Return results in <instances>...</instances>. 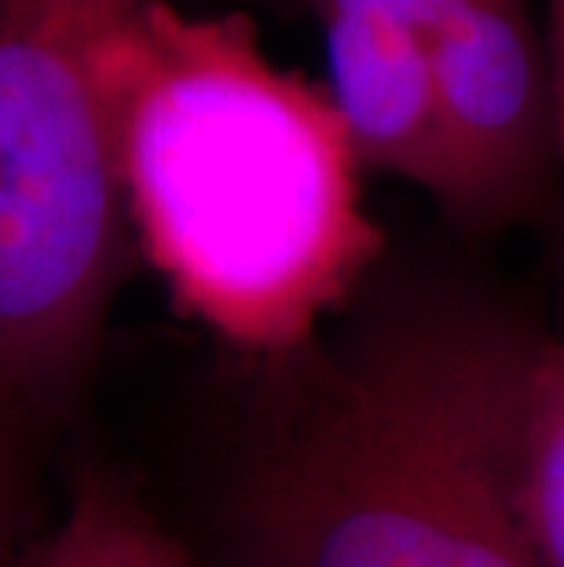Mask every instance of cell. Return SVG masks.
Returning <instances> with one entry per match:
<instances>
[{"mask_svg":"<svg viewBox=\"0 0 564 567\" xmlns=\"http://www.w3.org/2000/svg\"><path fill=\"white\" fill-rule=\"evenodd\" d=\"M425 38L451 158L443 216L470 235L543 220L561 190L557 111L527 0H433Z\"/></svg>","mask_w":564,"mask_h":567,"instance_id":"cell-3","label":"cell"},{"mask_svg":"<svg viewBox=\"0 0 564 567\" xmlns=\"http://www.w3.org/2000/svg\"><path fill=\"white\" fill-rule=\"evenodd\" d=\"M100 84L132 246L221 341L297 352L386 264L338 103L275 63L243 11L151 0Z\"/></svg>","mask_w":564,"mask_h":567,"instance_id":"cell-1","label":"cell"},{"mask_svg":"<svg viewBox=\"0 0 564 567\" xmlns=\"http://www.w3.org/2000/svg\"><path fill=\"white\" fill-rule=\"evenodd\" d=\"M30 440L33 432L0 414V567H22L30 542Z\"/></svg>","mask_w":564,"mask_h":567,"instance_id":"cell-6","label":"cell"},{"mask_svg":"<svg viewBox=\"0 0 564 567\" xmlns=\"http://www.w3.org/2000/svg\"><path fill=\"white\" fill-rule=\"evenodd\" d=\"M550 78H554V111H557V279H561V305H564V0H550Z\"/></svg>","mask_w":564,"mask_h":567,"instance_id":"cell-7","label":"cell"},{"mask_svg":"<svg viewBox=\"0 0 564 567\" xmlns=\"http://www.w3.org/2000/svg\"><path fill=\"white\" fill-rule=\"evenodd\" d=\"M517 498L543 567H564V341L539 337L517 410Z\"/></svg>","mask_w":564,"mask_h":567,"instance_id":"cell-5","label":"cell"},{"mask_svg":"<svg viewBox=\"0 0 564 567\" xmlns=\"http://www.w3.org/2000/svg\"><path fill=\"white\" fill-rule=\"evenodd\" d=\"M22 567H195L180 542L114 476L92 473Z\"/></svg>","mask_w":564,"mask_h":567,"instance_id":"cell-4","label":"cell"},{"mask_svg":"<svg viewBox=\"0 0 564 567\" xmlns=\"http://www.w3.org/2000/svg\"><path fill=\"white\" fill-rule=\"evenodd\" d=\"M535 344L465 282L386 289L249 462L235 567H543L517 498Z\"/></svg>","mask_w":564,"mask_h":567,"instance_id":"cell-2","label":"cell"}]
</instances>
